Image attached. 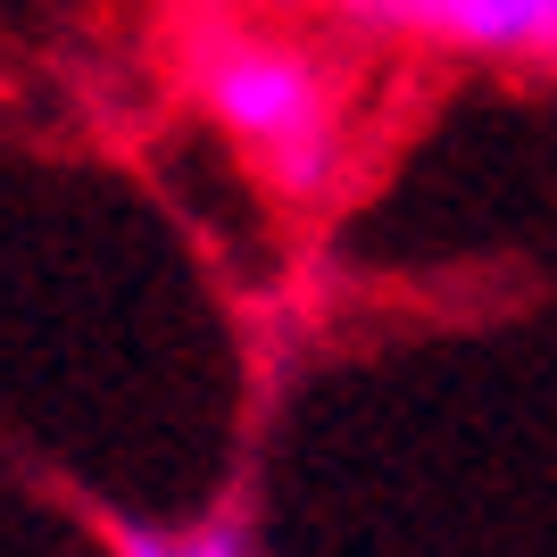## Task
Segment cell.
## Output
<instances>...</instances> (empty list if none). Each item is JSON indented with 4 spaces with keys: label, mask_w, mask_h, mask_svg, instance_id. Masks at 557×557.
<instances>
[{
    "label": "cell",
    "mask_w": 557,
    "mask_h": 557,
    "mask_svg": "<svg viewBox=\"0 0 557 557\" xmlns=\"http://www.w3.org/2000/svg\"><path fill=\"white\" fill-rule=\"evenodd\" d=\"M200 92L292 200L333 184V166H342V84L308 42L216 34V42H200Z\"/></svg>",
    "instance_id": "1"
},
{
    "label": "cell",
    "mask_w": 557,
    "mask_h": 557,
    "mask_svg": "<svg viewBox=\"0 0 557 557\" xmlns=\"http://www.w3.org/2000/svg\"><path fill=\"white\" fill-rule=\"evenodd\" d=\"M383 34H433L449 50H549L557 0H333Z\"/></svg>",
    "instance_id": "2"
},
{
    "label": "cell",
    "mask_w": 557,
    "mask_h": 557,
    "mask_svg": "<svg viewBox=\"0 0 557 557\" xmlns=\"http://www.w3.org/2000/svg\"><path fill=\"white\" fill-rule=\"evenodd\" d=\"M116 557H258L250 533L233 524V516H209V524H184V533H159V524H109Z\"/></svg>",
    "instance_id": "3"
},
{
    "label": "cell",
    "mask_w": 557,
    "mask_h": 557,
    "mask_svg": "<svg viewBox=\"0 0 557 557\" xmlns=\"http://www.w3.org/2000/svg\"><path fill=\"white\" fill-rule=\"evenodd\" d=\"M549 59H557V42H549Z\"/></svg>",
    "instance_id": "4"
}]
</instances>
